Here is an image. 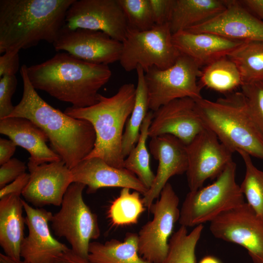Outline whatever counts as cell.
I'll list each match as a JSON object with an SVG mask.
<instances>
[{"instance_id": "obj_24", "label": "cell", "mask_w": 263, "mask_h": 263, "mask_svg": "<svg viewBox=\"0 0 263 263\" xmlns=\"http://www.w3.org/2000/svg\"><path fill=\"white\" fill-rule=\"evenodd\" d=\"M226 0H174L169 25L172 34L203 23L222 12Z\"/></svg>"}, {"instance_id": "obj_31", "label": "cell", "mask_w": 263, "mask_h": 263, "mask_svg": "<svg viewBox=\"0 0 263 263\" xmlns=\"http://www.w3.org/2000/svg\"><path fill=\"white\" fill-rule=\"evenodd\" d=\"M127 188H122L119 195L112 202L108 216L112 223L117 226H124L137 223L145 207L140 193Z\"/></svg>"}, {"instance_id": "obj_23", "label": "cell", "mask_w": 263, "mask_h": 263, "mask_svg": "<svg viewBox=\"0 0 263 263\" xmlns=\"http://www.w3.org/2000/svg\"><path fill=\"white\" fill-rule=\"evenodd\" d=\"M22 200L11 194L0 200V245L4 254L20 260V246L25 237Z\"/></svg>"}, {"instance_id": "obj_40", "label": "cell", "mask_w": 263, "mask_h": 263, "mask_svg": "<svg viewBox=\"0 0 263 263\" xmlns=\"http://www.w3.org/2000/svg\"><path fill=\"white\" fill-rule=\"evenodd\" d=\"M17 146L9 139L0 138V165L6 163L11 159Z\"/></svg>"}, {"instance_id": "obj_10", "label": "cell", "mask_w": 263, "mask_h": 263, "mask_svg": "<svg viewBox=\"0 0 263 263\" xmlns=\"http://www.w3.org/2000/svg\"><path fill=\"white\" fill-rule=\"evenodd\" d=\"M179 198L169 182L149 210L152 219L142 226L137 234L139 255L150 263H163L167 256L169 238L179 221Z\"/></svg>"}, {"instance_id": "obj_1", "label": "cell", "mask_w": 263, "mask_h": 263, "mask_svg": "<svg viewBox=\"0 0 263 263\" xmlns=\"http://www.w3.org/2000/svg\"><path fill=\"white\" fill-rule=\"evenodd\" d=\"M24 64L20 69L22 98L8 117L28 119L47 135L53 150L70 169L85 159L94 148L96 135L88 121L73 118L51 106L32 85Z\"/></svg>"}, {"instance_id": "obj_29", "label": "cell", "mask_w": 263, "mask_h": 263, "mask_svg": "<svg viewBox=\"0 0 263 263\" xmlns=\"http://www.w3.org/2000/svg\"><path fill=\"white\" fill-rule=\"evenodd\" d=\"M152 118L153 111H149L141 126L136 144L124 161V168L134 174L148 189L155 178V174L150 168V155L146 146L149 129Z\"/></svg>"}, {"instance_id": "obj_38", "label": "cell", "mask_w": 263, "mask_h": 263, "mask_svg": "<svg viewBox=\"0 0 263 263\" xmlns=\"http://www.w3.org/2000/svg\"><path fill=\"white\" fill-rule=\"evenodd\" d=\"M19 52H6L0 56V76L15 75L19 68Z\"/></svg>"}, {"instance_id": "obj_22", "label": "cell", "mask_w": 263, "mask_h": 263, "mask_svg": "<svg viewBox=\"0 0 263 263\" xmlns=\"http://www.w3.org/2000/svg\"><path fill=\"white\" fill-rule=\"evenodd\" d=\"M172 39L181 54L192 59L201 67L227 56L243 42L211 33L188 31L173 34Z\"/></svg>"}, {"instance_id": "obj_17", "label": "cell", "mask_w": 263, "mask_h": 263, "mask_svg": "<svg viewBox=\"0 0 263 263\" xmlns=\"http://www.w3.org/2000/svg\"><path fill=\"white\" fill-rule=\"evenodd\" d=\"M30 179L22 195L36 207L60 206L70 185L73 183L71 170L61 160L28 168Z\"/></svg>"}, {"instance_id": "obj_21", "label": "cell", "mask_w": 263, "mask_h": 263, "mask_svg": "<svg viewBox=\"0 0 263 263\" xmlns=\"http://www.w3.org/2000/svg\"><path fill=\"white\" fill-rule=\"evenodd\" d=\"M0 133L30 153L28 168L62 160L47 146L49 139L46 133L28 119L10 117L0 119Z\"/></svg>"}, {"instance_id": "obj_9", "label": "cell", "mask_w": 263, "mask_h": 263, "mask_svg": "<svg viewBox=\"0 0 263 263\" xmlns=\"http://www.w3.org/2000/svg\"><path fill=\"white\" fill-rule=\"evenodd\" d=\"M201 67L192 59L181 54L175 62L165 69L153 67L145 72L149 107L154 112L176 99L202 98L197 81Z\"/></svg>"}, {"instance_id": "obj_5", "label": "cell", "mask_w": 263, "mask_h": 263, "mask_svg": "<svg viewBox=\"0 0 263 263\" xmlns=\"http://www.w3.org/2000/svg\"><path fill=\"white\" fill-rule=\"evenodd\" d=\"M205 128L233 153L243 151L263 160V137L252 119L244 96L233 92L211 101L194 100Z\"/></svg>"}, {"instance_id": "obj_41", "label": "cell", "mask_w": 263, "mask_h": 263, "mask_svg": "<svg viewBox=\"0 0 263 263\" xmlns=\"http://www.w3.org/2000/svg\"><path fill=\"white\" fill-rule=\"evenodd\" d=\"M250 13L263 21V0H239Z\"/></svg>"}, {"instance_id": "obj_14", "label": "cell", "mask_w": 263, "mask_h": 263, "mask_svg": "<svg viewBox=\"0 0 263 263\" xmlns=\"http://www.w3.org/2000/svg\"><path fill=\"white\" fill-rule=\"evenodd\" d=\"M53 45L56 51H64L86 62L106 65L119 61L122 49V42L103 32L71 30L64 26Z\"/></svg>"}, {"instance_id": "obj_8", "label": "cell", "mask_w": 263, "mask_h": 263, "mask_svg": "<svg viewBox=\"0 0 263 263\" xmlns=\"http://www.w3.org/2000/svg\"><path fill=\"white\" fill-rule=\"evenodd\" d=\"M169 23L155 25L151 29L138 31L128 29L122 41L119 59L126 72L141 66L145 72L155 67L165 69L172 66L181 53L174 45Z\"/></svg>"}, {"instance_id": "obj_11", "label": "cell", "mask_w": 263, "mask_h": 263, "mask_svg": "<svg viewBox=\"0 0 263 263\" xmlns=\"http://www.w3.org/2000/svg\"><path fill=\"white\" fill-rule=\"evenodd\" d=\"M210 223V231L215 238L243 246L253 263H263V220L246 203Z\"/></svg>"}, {"instance_id": "obj_35", "label": "cell", "mask_w": 263, "mask_h": 263, "mask_svg": "<svg viewBox=\"0 0 263 263\" xmlns=\"http://www.w3.org/2000/svg\"><path fill=\"white\" fill-rule=\"evenodd\" d=\"M18 80L15 75L3 76L0 79V120L8 117L15 106L11 98L15 92Z\"/></svg>"}, {"instance_id": "obj_13", "label": "cell", "mask_w": 263, "mask_h": 263, "mask_svg": "<svg viewBox=\"0 0 263 263\" xmlns=\"http://www.w3.org/2000/svg\"><path fill=\"white\" fill-rule=\"evenodd\" d=\"M64 26L101 31L121 42L128 30L118 0H75L67 11Z\"/></svg>"}, {"instance_id": "obj_37", "label": "cell", "mask_w": 263, "mask_h": 263, "mask_svg": "<svg viewBox=\"0 0 263 263\" xmlns=\"http://www.w3.org/2000/svg\"><path fill=\"white\" fill-rule=\"evenodd\" d=\"M174 0H150L155 25L169 23Z\"/></svg>"}, {"instance_id": "obj_34", "label": "cell", "mask_w": 263, "mask_h": 263, "mask_svg": "<svg viewBox=\"0 0 263 263\" xmlns=\"http://www.w3.org/2000/svg\"><path fill=\"white\" fill-rule=\"evenodd\" d=\"M241 92L249 113L263 137V81L244 84Z\"/></svg>"}, {"instance_id": "obj_25", "label": "cell", "mask_w": 263, "mask_h": 263, "mask_svg": "<svg viewBox=\"0 0 263 263\" xmlns=\"http://www.w3.org/2000/svg\"><path fill=\"white\" fill-rule=\"evenodd\" d=\"M88 259L93 263H150L139 255L137 234L134 233H127L123 242H91Z\"/></svg>"}, {"instance_id": "obj_16", "label": "cell", "mask_w": 263, "mask_h": 263, "mask_svg": "<svg viewBox=\"0 0 263 263\" xmlns=\"http://www.w3.org/2000/svg\"><path fill=\"white\" fill-rule=\"evenodd\" d=\"M204 128L194 99L185 97L172 100L153 112L148 134L150 138L172 135L187 145Z\"/></svg>"}, {"instance_id": "obj_3", "label": "cell", "mask_w": 263, "mask_h": 263, "mask_svg": "<svg viewBox=\"0 0 263 263\" xmlns=\"http://www.w3.org/2000/svg\"><path fill=\"white\" fill-rule=\"evenodd\" d=\"M75 0H0V53L53 43Z\"/></svg>"}, {"instance_id": "obj_42", "label": "cell", "mask_w": 263, "mask_h": 263, "mask_svg": "<svg viewBox=\"0 0 263 263\" xmlns=\"http://www.w3.org/2000/svg\"><path fill=\"white\" fill-rule=\"evenodd\" d=\"M53 263H93L88 259L82 258L75 253L71 249L62 253L54 259Z\"/></svg>"}, {"instance_id": "obj_15", "label": "cell", "mask_w": 263, "mask_h": 263, "mask_svg": "<svg viewBox=\"0 0 263 263\" xmlns=\"http://www.w3.org/2000/svg\"><path fill=\"white\" fill-rule=\"evenodd\" d=\"M28 234L20 246V257L28 263H53L69 248L52 235L49 222L53 214L44 208H34L22 200Z\"/></svg>"}, {"instance_id": "obj_30", "label": "cell", "mask_w": 263, "mask_h": 263, "mask_svg": "<svg viewBox=\"0 0 263 263\" xmlns=\"http://www.w3.org/2000/svg\"><path fill=\"white\" fill-rule=\"evenodd\" d=\"M204 226L199 225L188 233L187 227L180 226L169 242L168 251L163 263H196L195 250Z\"/></svg>"}, {"instance_id": "obj_43", "label": "cell", "mask_w": 263, "mask_h": 263, "mask_svg": "<svg viewBox=\"0 0 263 263\" xmlns=\"http://www.w3.org/2000/svg\"><path fill=\"white\" fill-rule=\"evenodd\" d=\"M0 263H28L26 261L21 260H16L4 254H0Z\"/></svg>"}, {"instance_id": "obj_33", "label": "cell", "mask_w": 263, "mask_h": 263, "mask_svg": "<svg viewBox=\"0 0 263 263\" xmlns=\"http://www.w3.org/2000/svg\"><path fill=\"white\" fill-rule=\"evenodd\" d=\"M118 1L125 15L128 29L144 31L155 25L150 0Z\"/></svg>"}, {"instance_id": "obj_27", "label": "cell", "mask_w": 263, "mask_h": 263, "mask_svg": "<svg viewBox=\"0 0 263 263\" xmlns=\"http://www.w3.org/2000/svg\"><path fill=\"white\" fill-rule=\"evenodd\" d=\"M135 70L137 84L134 105L130 117L126 122L122 138V150L124 158L136 144L140 136L141 126L149 109L145 72L140 66H137Z\"/></svg>"}, {"instance_id": "obj_39", "label": "cell", "mask_w": 263, "mask_h": 263, "mask_svg": "<svg viewBox=\"0 0 263 263\" xmlns=\"http://www.w3.org/2000/svg\"><path fill=\"white\" fill-rule=\"evenodd\" d=\"M30 179L29 173L25 172L0 190V199L8 195L20 196Z\"/></svg>"}, {"instance_id": "obj_2", "label": "cell", "mask_w": 263, "mask_h": 263, "mask_svg": "<svg viewBox=\"0 0 263 263\" xmlns=\"http://www.w3.org/2000/svg\"><path fill=\"white\" fill-rule=\"evenodd\" d=\"M27 73L36 90L76 108L96 103L99 90L112 76L108 65L89 63L67 52L27 67Z\"/></svg>"}, {"instance_id": "obj_7", "label": "cell", "mask_w": 263, "mask_h": 263, "mask_svg": "<svg viewBox=\"0 0 263 263\" xmlns=\"http://www.w3.org/2000/svg\"><path fill=\"white\" fill-rule=\"evenodd\" d=\"M85 187L77 182L70 185L60 210L53 215L51 222L56 235L65 238L74 253L88 259L91 241L100 237V229L97 215L83 200L82 193Z\"/></svg>"}, {"instance_id": "obj_18", "label": "cell", "mask_w": 263, "mask_h": 263, "mask_svg": "<svg viewBox=\"0 0 263 263\" xmlns=\"http://www.w3.org/2000/svg\"><path fill=\"white\" fill-rule=\"evenodd\" d=\"M149 149L154 158L158 160V166L154 181L142 198L148 209L159 198L169 180L173 176L186 173L188 167L186 145L172 135L151 138Z\"/></svg>"}, {"instance_id": "obj_44", "label": "cell", "mask_w": 263, "mask_h": 263, "mask_svg": "<svg viewBox=\"0 0 263 263\" xmlns=\"http://www.w3.org/2000/svg\"><path fill=\"white\" fill-rule=\"evenodd\" d=\"M199 263H221L217 258L212 256H207L203 257Z\"/></svg>"}, {"instance_id": "obj_12", "label": "cell", "mask_w": 263, "mask_h": 263, "mask_svg": "<svg viewBox=\"0 0 263 263\" xmlns=\"http://www.w3.org/2000/svg\"><path fill=\"white\" fill-rule=\"evenodd\" d=\"M186 149L189 191L200 188L209 179L216 178L233 161V152L206 128L186 145Z\"/></svg>"}, {"instance_id": "obj_19", "label": "cell", "mask_w": 263, "mask_h": 263, "mask_svg": "<svg viewBox=\"0 0 263 263\" xmlns=\"http://www.w3.org/2000/svg\"><path fill=\"white\" fill-rule=\"evenodd\" d=\"M185 31L211 33L242 42L263 41V21L250 13L239 0H226V8L222 12Z\"/></svg>"}, {"instance_id": "obj_20", "label": "cell", "mask_w": 263, "mask_h": 263, "mask_svg": "<svg viewBox=\"0 0 263 263\" xmlns=\"http://www.w3.org/2000/svg\"><path fill=\"white\" fill-rule=\"evenodd\" d=\"M71 170L73 182L85 185L88 194L102 188H127L143 195L148 190L132 172L111 166L99 158L85 159Z\"/></svg>"}, {"instance_id": "obj_4", "label": "cell", "mask_w": 263, "mask_h": 263, "mask_svg": "<svg viewBox=\"0 0 263 263\" xmlns=\"http://www.w3.org/2000/svg\"><path fill=\"white\" fill-rule=\"evenodd\" d=\"M135 93L133 83H125L111 97L99 94L98 102L94 105L85 108L72 106L65 109L66 114L88 121L94 129L96 135L94 148L85 159L99 158L111 166L124 168L123 129L133 108Z\"/></svg>"}, {"instance_id": "obj_26", "label": "cell", "mask_w": 263, "mask_h": 263, "mask_svg": "<svg viewBox=\"0 0 263 263\" xmlns=\"http://www.w3.org/2000/svg\"><path fill=\"white\" fill-rule=\"evenodd\" d=\"M199 85L215 91L228 94L243 85L240 71L227 56L205 66L201 71Z\"/></svg>"}, {"instance_id": "obj_28", "label": "cell", "mask_w": 263, "mask_h": 263, "mask_svg": "<svg viewBox=\"0 0 263 263\" xmlns=\"http://www.w3.org/2000/svg\"><path fill=\"white\" fill-rule=\"evenodd\" d=\"M227 56L237 66L243 84L263 81V41L243 42Z\"/></svg>"}, {"instance_id": "obj_36", "label": "cell", "mask_w": 263, "mask_h": 263, "mask_svg": "<svg viewBox=\"0 0 263 263\" xmlns=\"http://www.w3.org/2000/svg\"><path fill=\"white\" fill-rule=\"evenodd\" d=\"M27 168L24 162L16 158H11L9 161L1 165L0 188H2L25 173Z\"/></svg>"}, {"instance_id": "obj_32", "label": "cell", "mask_w": 263, "mask_h": 263, "mask_svg": "<svg viewBox=\"0 0 263 263\" xmlns=\"http://www.w3.org/2000/svg\"><path fill=\"white\" fill-rule=\"evenodd\" d=\"M238 153L245 167L244 177L240 186L241 190L246 198V203L263 220V171L255 167L249 154L243 151Z\"/></svg>"}, {"instance_id": "obj_6", "label": "cell", "mask_w": 263, "mask_h": 263, "mask_svg": "<svg viewBox=\"0 0 263 263\" xmlns=\"http://www.w3.org/2000/svg\"><path fill=\"white\" fill-rule=\"evenodd\" d=\"M236 164L232 161L212 184L189 191L180 209V225L195 227L210 222L244 204V196L236 181Z\"/></svg>"}]
</instances>
